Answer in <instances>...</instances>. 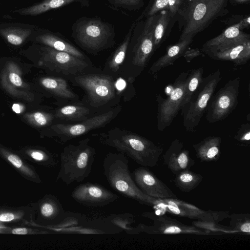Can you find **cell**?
<instances>
[{"label":"cell","instance_id":"1","mask_svg":"<svg viewBox=\"0 0 250 250\" xmlns=\"http://www.w3.org/2000/svg\"><path fill=\"white\" fill-rule=\"evenodd\" d=\"M100 142L115 148L145 167L156 166L163 149L149 140L117 127L99 134Z\"/></svg>","mask_w":250,"mask_h":250},{"label":"cell","instance_id":"2","mask_svg":"<svg viewBox=\"0 0 250 250\" xmlns=\"http://www.w3.org/2000/svg\"><path fill=\"white\" fill-rule=\"evenodd\" d=\"M128 160L121 152H110L104 158V173L110 186L122 195L148 206H155L156 198L144 194L134 181Z\"/></svg>","mask_w":250,"mask_h":250},{"label":"cell","instance_id":"3","mask_svg":"<svg viewBox=\"0 0 250 250\" xmlns=\"http://www.w3.org/2000/svg\"><path fill=\"white\" fill-rule=\"evenodd\" d=\"M90 141L85 138L63 148L56 181H62L69 185L74 182L80 183L89 176L96 153L95 148L89 145Z\"/></svg>","mask_w":250,"mask_h":250},{"label":"cell","instance_id":"4","mask_svg":"<svg viewBox=\"0 0 250 250\" xmlns=\"http://www.w3.org/2000/svg\"><path fill=\"white\" fill-rule=\"evenodd\" d=\"M71 29L75 42L90 53H98L112 47L115 43L114 27L99 17H81L73 23Z\"/></svg>","mask_w":250,"mask_h":250},{"label":"cell","instance_id":"5","mask_svg":"<svg viewBox=\"0 0 250 250\" xmlns=\"http://www.w3.org/2000/svg\"><path fill=\"white\" fill-rule=\"evenodd\" d=\"M222 79L218 68L208 76L203 77L190 100L181 108L183 124L188 132H194L206 111L208 102Z\"/></svg>","mask_w":250,"mask_h":250},{"label":"cell","instance_id":"6","mask_svg":"<svg viewBox=\"0 0 250 250\" xmlns=\"http://www.w3.org/2000/svg\"><path fill=\"white\" fill-rule=\"evenodd\" d=\"M228 0H193L185 14V26L179 40L193 39L219 16Z\"/></svg>","mask_w":250,"mask_h":250},{"label":"cell","instance_id":"7","mask_svg":"<svg viewBox=\"0 0 250 250\" xmlns=\"http://www.w3.org/2000/svg\"><path fill=\"white\" fill-rule=\"evenodd\" d=\"M155 18L154 15L143 23L135 22L128 47L131 48L132 64L140 72L145 68L155 52L153 35Z\"/></svg>","mask_w":250,"mask_h":250},{"label":"cell","instance_id":"8","mask_svg":"<svg viewBox=\"0 0 250 250\" xmlns=\"http://www.w3.org/2000/svg\"><path fill=\"white\" fill-rule=\"evenodd\" d=\"M240 79L229 80L208 102L206 118L209 123H215L226 118L236 108L238 102Z\"/></svg>","mask_w":250,"mask_h":250},{"label":"cell","instance_id":"9","mask_svg":"<svg viewBox=\"0 0 250 250\" xmlns=\"http://www.w3.org/2000/svg\"><path fill=\"white\" fill-rule=\"evenodd\" d=\"M76 85L86 92L91 106L98 107L113 99L115 85L112 77L100 74H83L74 77Z\"/></svg>","mask_w":250,"mask_h":250},{"label":"cell","instance_id":"10","mask_svg":"<svg viewBox=\"0 0 250 250\" xmlns=\"http://www.w3.org/2000/svg\"><path fill=\"white\" fill-rule=\"evenodd\" d=\"M189 71L183 72L175 80L170 95L166 99L157 95V127L162 131L168 127L181 110Z\"/></svg>","mask_w":250,"mask_h":250},{"label":"cell","instance_id":"11","mask_svg":"<svg viewBox=\"0 0 250 250\" xmlns=\"http://www.w3.org/2000/svg\"><path fill=\"white\" fill-rule=\"evenodd\" d=\"M121 109V106L119 105L105 112L87 118L79 123L55 124L51 126L52 133L50 136L57 138L60 143H65L93 129L104 126L117 116Z\"/></svg>","mask_w":250,"mask_h":250},{"label":"cell","instance_id":"12","mask_svg":"<svg viewBox=\"0 0 250 250\" xmlns=\"http://www.w3.org/2000/svg\"><path fill=\"white\" fill-rule=\"evenodd\" d=\"M40 45L41 59L44 65L58 74L75 77L84 74L89 66L85 60L65 52Z\"/></svg>","mask_w":250,"mask_h":250},{"label":"cell","instance_id":"13","mask_svg":"<svg viewBox=\"0 0 250 250\" xmlns=\"http://www.w3.org/2000/svg\"><path fill=\"white\" fill-rule=\"evenodd\" d=\"M30 204L32 217L29 226L44 229L52 228L60 225L66 217L61 203L53 194H45Z\"/></svg>","mask_w":250,"mask_h":250},{"label":"cell","instance_id":"14","mask_svg":"<svg viewBox=\"0 0 250 250\" xmlns=\"http://www.w3.org/2000/svg\"><path fill=\"white\" fill-rule=\"evenodd\" d=\"M71 197L77 203L91 207H104L119 198L118 195L101 185L91 182L77 186Z\"/></svg>","mask_w":250,"mask_h":250},{"label":"cell","instance_id":"15","mask_svg":"<svg viewBox=\"0 0 250 250\" xmlns=\"http://www.w3.org/2000/svg\"><path fill=\"white\" fill-rule=\"evenodd\" d=\"M131 175L137 187L144 194L159 199L176 198L172 191L146 167L135 169Z\"/></svg>","mask_w":250,"mask_h":250},{"label":"cell","instance_id":"16","mask_svg":"<svg viewBox=\"0 0 250 250\" xmlns=\"http://www.w3.org/2000/svg\"><path fill=\"white\" fill-rule=\"evenodd\" d=\"M161 204L167 211L176 215L190 219L201 220L205 222H214L223 219L219 217V212L206 211L192 205L176 198L157 199L156 204Z\"/></svg>","mask_w":250,"mask_h":250},{"label":"cell","instance_id":"17","mask_svg":"<svg viewBox=\"0 0 250 250\" xmlns=\"http://www.w3.org/2000/svg\"><path fill=\"white\" fill-rule=\"evenodd\" d=\"M31 40L39 44L70 53L82 59H86L81 51L58 33L38 27Z\"/></svg>","mask_w":250,"mask_h":250},{"label":"cell","instance_id":"18","mask_svg":"<svg viewBox=\"0 0 250 250\" xmlns=\"http://www.w3.org/2000/svg\"><path fill=\"white\" fill-rule=\"evenodd\" d=\"M146 216L153 221V224L148 227L149 233L153 234H179L193 233L206 234V232L191 226L186 225L177 220L166 215H158L153 213H146Z\"/></svg>","mask_w":250,"mask_h":250},{"label":"cell","instance_id":"19","mask_svg":"<svg viewBox=\"0 0 250 250\" xmlns=\"http://www.w3.org/2000/svg\"><path fill=\"white\" fill-rule=\"evenodd\" d=\"M165 164L174 174L189 169L194 164L189 151L183 148V144L175 139L163 156Z\"/></svg>","mask_w":250,"mask_h":250},{"label":"cell","instance_id":"20","mask_svg":"<svg viewBox=\"0 0 250 250\" xmlns=\"http://www.w3.org/2000/svg\"><path fill=\"white\" fill-rule=\"evenodd\" d=\"M0 157L25 180L38 184L42 183L35 167L17 151L0 145Z\"/></svg>","mask_w":250,"mask_h":250},{"label":"cell","instance_id":"21","mask_svg":"<svg viewBox=\"0 0 250 250\" xmlns=\"http://www.w3.org/2000/svg\"><path fill=\"white\" fill-rule=\"evenodd\" d=\"M249 41L250 36L234 24L225 29L218 36L206 42L203 45L202 51L206 54Z\"/></svg>","mask_w":250,"mask_h":250},{"label":"cell","instance_id":"22","mask_svg":"<svg viewBox=\"0 0 250 250\" xmlns=\"http://www.w3.org/2000/svg\"><path fill=\"white\" fill-rule=\"evenodd\" d=\"M39 27L30 24L4 22L0 24V36L14 45H20L31 40Z\"/></svg>","mask_w":250,"mask_h":250},{"label":"cell","instance_id":"23","mask_svg":"<svg viewBox=\"0 0 250 250\" xmlns=\"http://www.w3.org/2000/svg\"><path fill=\"white\" fill-rule=\"evenodd\" d=\"M212 59L230 61L235 65L245 64L250 59V41L206 53Z\"/></svg>","mask_w":250,"mask_h":250},{"label":"cell","instance_id":"24","mask_svg":"<svg viewBox=\"0 0 250 250\" xmlns=\"http://www.w3.org/2000/svg\"><path fill=\"white\" fill-rule=\"evenodd\" d=\"M32 207L28 205L14 207L0 206V225H28L31 222Z\"/></svg>","mask_w":250,"mask_h":250},{"label":"cell","instance_id":"25","mask_svg":"<svg viewBox=\"0 0 250 250\" xmlns=\"http://www.w3.org/2000/svg\"><path fill=\"white\" fill-rule=\"evenodd\" d=\"M192 40L193 39L179 40L175 44L168 47L166 53L152 64L148 73L154 75L162 69L172 65L178 59L184 55Z\"/></svg>","mask_w":250,"mask_h":250},{"label":"cell","instance_id":"26","mask_svg":"<svg viewBox=\"0 0 250 250\" xmlns=\"http://www.w3.org/2000/svg\"><path fill=\"white\" fill-rule=\"evenodd\" d=\"M79 3L83 6L89 5V0H43L31 6L12 11L21 16H37L49 10L63 7L67 5Z\"/></svg>","mask_w":250,"mask_h":250},{"label":"cell","instance_id":"27","mask_svg":"<svg viewBox=\"0 0 250 250\" xmlns=\"http://www.w3.org/2000/svg\"><path fill=\"white\" fill-rule=\"evenodd\" d=\"M26 161L46 167H53L59 162L58 154L40 147L26 146L17 151Z\"/></svg>","mask_w":250,"mask_h":250},{"label":"cell","instance_id":"28","mask_svg":"<svg viewBox=\"0 0 250 250\" xmlns=\"http://www.w3.org/2000/svg\"><path fill=\"white\" fill-rule=\"evenodd\" d=\"M221 142V138L213 136L193 145L197 157L201 162L217 161L220 156Z\"/></svg>","mask_w":250,"mask_h":250},{"label":"cell","instance_id":"29","mask_svg":"<svg viewBox=\"0 0 250 250\" xmlns=\"http://www.w3.org/2000/svg\"><path fill=\"white\" fill-rule=\"evenodd\" d=\"M42 85L49 92L65 99H75L77 95L69 87L65 80L59 77H43L41 79Z\"/></svg>","mask_w":250,"mask_h":250},{"label":"cell","instance_id":"30","mask_svg":"<svg viewBox=\"0 0 250 250\" xmlns=\"http://www.w3.org/2000/svg\"><path fill=\"white\" fill-rule=\"evenodd\" d=\"M88 108L80 105H67L58 109L54 117L65 121H83L88 118Z\"/></svg>","mask_w":250,"mask_h":250},{"label":"cell","instance_id":"31","mask_svg":"<svg viewBox=\"0 0 250 250\" xmlns=\"http://www.w3.org/2000/svg\"><path fill=\"white\" fill-rule=\"evenodd\" d=\"M134 24L135 22L131 25L123 41L117 48L108 62V67L112 72H117L125 60Z\"/></svg>","mask_w":250,"mask_h":250},{"label":"cell","instance_id":"32","mask_svg":"<svg viewBox=\"0 0 250 250\" xmlns=\"http://www.w3.org/2000/svg\"><path fill=\"white\" fill-rule=\"evenodd\" d=\"M203 178L200 174L186 170L176 174L175 184L181 191L189 192L200 184Z\"/></svg>","mask_w":250,"mask_h":250},{"label":"cell","instance_id":"33","mask_svg":"<svg viewBox=\"0 0 250 250\" xmlns=\"http://www.w3.org/2000/svg\"><path fill=\"white\" fill-rule=\"evenodd\" d=\"M169 16V13L165 10L162 11L159 16H155L153 28L154 51L164 41L165 33L170 20Z\"/></svg>","mask_w":250,"mask_h":250},{"label":"cell","instance_id":"34","mask_svg":"<svg viewBox=\"0 0 250 250\" xmlns=\"http://www.w3.org/2000/svg\"><path fill=\"white\" fill-rule=\"evenodd\" d=\"M204 71V68L202 66H200L189 71L187 79L183 105L188 102L193 93L197 89L203 78Z\"/></svg>","mask_w":250,"mask_h":250},{"label":"cell","instance_id":"35","mask_svg":"<svg viewBox=\"0 0 250 250\" xmlns=\"http://www.w3.org/2000/svg\"><path fill=\"white\" fill-rule=\"evenodd\" d=\"M49 233V231L42 228L39 229L36 227L24 225L6 226L4 230V234L18 235L44 234Z\"/></svg>","mask_w":250,"mask_h":250},{"label":"cell","instance_id":"36","mask_svg":"<svg viewBox=\"0 0 250 250\" xmlns=\"http://www.w3.org/2000/svg\"><path fill=\"white\" fill-rule=\"evenodd\" d=\"M230 225L235 230L243 232H250V214H232L230 216Z\"/></svg>","mask_w":250,"mask_h":250},{"label":"cell","instance_id":"37","mask_svg":"<svg viewBox=\"0 0 250 250\" xmlns=\"http://www.w3.org/2000/svg\"><path fill=\"white\" fill-rule=\"evenodd\" d=\"M26 119L29 122L38 127L44 126L49 125L53 121L54 115L43 112H35L32 114H26Z\"/></svg>","mask_w":250,"mask_h":250},{"label":"cell","instance_id":"38","mask_svg":"<svg viewBox=\"0 0 250 250\" xmlns=\"http://www.w3.org/2000/svg\"><path fill=\"white\" fill-rule=\"evenodd\" d=\"M234 139L238 144L242 146H249L250 144V124L244 123L238 128L234 136Z\"/></svg>","mask_w":250,"mask_h":250},{"label":"cell","instance_id":"39","mask_svg":"<svg viewBox=\"0 0 250 250\" xmlns=\"http://www.w3.org/2000/svg\"><path fill=\"white\" fill-rule=\"evenodd\" d=\"M112 5L128 10L140 8L144 4V0H107Z\"/></svg>","mask_w":250,"mask_h":250},{"label":"cell","instance_id":"40","mask_svg":"<svg viewBox=\"0 0 250 250\" xmlns=\"http://www.w3.org/2000/svg\"><path fill=\"white\" fill-rule=\"evenodd\" d=\"M168 8V0H154L150 7L136 20H141L144 16L147 18L154 15L158 11Z\"/></svg>","mask_w":250,"mask_h":250},{"label":"cell","instance_id":"41","mask_svg":"<svg viewBox=\"0 0 250 250\" xmlns=\"http://www.w3.org/2000/svg\"><path fill=\"white\" fill-rule=\"evenodd\" d=\"M201 54L200 51L196 49H188L185 52L183 56L185 58L186 61L189 62L194 58L200 56Z\"/></svg>","mask_w":250,"mask_h":250},{"label":"cell","instance_id":"42","mask_svg":"<svg viewBox=\"0 0 250 250\" xmlns=\"http://www.w3.org/2000/svg\"><path fill=\"white\" fill-rule=\"evenodd\" d=\"M181 0H168V10L170 16L175 15L181 5Z\"/></svg>","mask_w":250,"mask_h":250},{"label":"cell","instance_id":"43","mask_svg":"<svg viewBox=\"0 0 250 250\" xmlns=\"http://www.w3.org/2000/svg\"><path fill=\"white\" fill-rule=\"evenodd\" d=\"M9 80L14 85L21 87L23 85V83L21 77L16 73L10 72L8 75Z\"/></svg>","mask_w":250,"mask_h":250},{"label":"cell","instance_id":"44","mask_svg":"<svg viewBox=\"0 0 250 250\" xmlns=\"http://www.w3.org/2000/svg\"><path fill=\"white\" fill-rule=\"evenodd\" d=\"M239 2H244L249 1V0H235Z\"/></svg>","mask_w":250,"mask_h":250},{"label":"cell","instance_id":"45","mask_svg":"<svg viewBox=\"0 0 250 250\" xmlns=\"http://www.w3.org/2000/svg\"><path fill=\"white\" fill-rule=\"evenodd\" d=\"M2 0H0V5L1 3ZM7 0L17 1V0Z\"/></svg>","mask_w":250,"mask_h":250},{"label":"cell","instance_id":"46","mask_svg":"<svg viewBox=\"0 0 250 250\" xmlns=\"http://www.w3.org/2000/svg\"><path fill=\"white\" fill-rule=\"evenodd\" d=\"M192 0H188V1H189L190 2H191Z\"/></svg>","mask_w":250,"mask_h":250}]
</instances>
